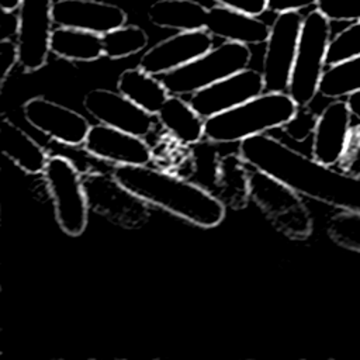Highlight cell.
Returning <instances> with one entry per match:
<instances>
[{"mask_svg": "<svg viewBox=\"0 0 360 360\" xmlns=\"http://www.w3.org/2000/svg\"><path fill=\"white\" fill-rule=\"evenodd\" d=\"M238 152L250 167L267 173L300 195L360 214V176L323 165L267 134L240 141Z\"/></svg>", "mask_w": 360, "mask_h": 360, "instance_id": "1", "label": "cell"}, {"mask_svg": "<svg viewBox=\"0 0 360 360\" xmlns=\"http://www.w3.org/2000/svg\"><path fill=\"white\" fill-rule=\"evenodd\" d=\"M316 0H269L267 10L274 13L290 11V10H301L309 6H315Z\"/></svg>", "mask_w": 360, "mask_h": 360, "instance_id": "32", "label": "cell"}, {"mask_svg": "<svg viewBox=\"0 0 360 360\" xmlns=\"http://www.w3.org/2000/svg\"><path fill=\"white\" fill-rule=\"evenodd\" d=\"M264 91L262 70L242 69L195 93L188 98L193 108L204 118L228 111Z\"/></svg>", "mask_w": 360, "mask_h": 360, "instance_id": "13", "label": "cell"}, {"mask_svg": "<svg viewBox=\"0 0 360 360\" xmlns=\"http://www.w3.org/2000/svg\"><path fill=\"white\" fill-rule=\"evenodd\" d=\"M21 0H0V8L3 13H13L18 8Z\"/></svg>", "mask_w": 360, "mask_h": 360, "instance_id": "34", "label": "cell"}, {"mask_svg": "<svg viewBox=\"0 0 360 360\" xmlns=\"http://www.w3.org/2000/svg\"><path fill=\"white\" fill-rule=\"evenodd\" d=\"M214 45L207 30L179 31L150 46L139 59L138 66L148 73L160 76L201 56Z\"/></svg>", "mask_w": 360, "mask_h": 360, "instance_id": "16", "label": "cell"}, {"mask_svg": "<svg viewBox=\"0 0 360 360\" xmlns=\"http://www.w3.org/2000/svg\"><path fill=\"white\" fill-rule=\"evenodd\" d=\"M297 111L298 104L287 91H263L228 111L205 118V139L215 143L240 142L284 128Z\"/></svg>", "mask_w": 360, "mask_h": 360, "instance_id": "4", "label": "cell"}, {"mask_svg": "<svg viewBox=\"0 0 360 360\" xmlns=\"http://www.w3.org/2000/svg\"><path fill=\"white\" fill-rule=\"evenodd\" d=\"M352 111L346 100L333 98L316 117L312 131V158L323 165L339 163L349 148Z\"/></svg>", "mask_w": 360, "mask_h": 360, "instance_id": "17", "label": "cell"}, {"mask_svg": "<svg viewBox=\"0 0 360 360\" xmlns=\"http://www.w3.org/2000/svg\"><path fill=\"white\" fill-rule=\"evenodd\" d=\"M360 90V56L328 66L319 83V94L326 98H340Z\"/></svg>", "mask_w": 360, "mask_h": 360, "instance_id": "25", "label": "cell"}, {"mask_svg": "<svg viewBox=\"0 0 360 360\" xmlns=\"http://www.w3.org/2000/svg\"><path fill=\"white\" fill-rule=\"evenodd\" d=\"M53 21L59 27L105 34L127 22V13L117 4L101 0H56Z\"/></svg>", "mask_w": 360, "mask_h": 360, "instance_id": "18", "label": "cell"}, {"mask_svg": "<svg viewBox=\"0 0 360 360\" xmlns=\"http://www.w3.org/2000/svg\"><path fill=\"white\" fill-rule=\"evenodd\" d=\"M346 97H347L346 101L352 111V115L360 121V90H356V91L347 94Z\"/></svg>", "mask_w": 360, "mask_h": 360, "instance_id": "33", "label": "cell"}, {"mask_svg": "<svg viewBox=\"0 0 360 360\" xmlns=\"http://www.w3.org/2000/svg\"><path fill=\"white\" fill-rule=\"evenodd\" d=\"M329 42L330 21L316 8L304 15L287 90L298 107H308L319 93Z\"/></svg>", "mask_w": 360, "mask_h": 360, "instance_id": "6", "label": "cell"}, {"mask_svg": "<svg viewBox=\"0 0 360 360\" xmlns=\"http://www.w3.org/2000/svg\"><path fill=\"white\" fill-rule=\"evenodd\" d=\"M82 148L87 155L114 166H142L153 160V152L143 138L101 122L90 127Z\"/></svg>", "mask_w": 360, "mask_h": 360, "instance_id": "15", "label": "cell"}, {"mask_svg": "<svg viewBox=\"0 0 360 360\" xmlns=\"http://www.w3.org/2000/svg\"><path fill=\"white\" fill-rule=\"evenodd\" d=\"M112 174L149 205L198 228H215L225 218V205L215 195L174 172L142 165L114 166Z\"/></svg>", "mask_w": 360, "mask_h": 360, "instance_id": "2", "label": "cell"}, {"mask_svg": "<svg viewBox=\"0 0 360 360\" xmlns=\"http://www.w3.org/2000/svg\"><path fill=\"white\" fill-rule=\"evenodd\" d=\"M218 143L202 139L188 146V152L179 165L177 174L201 186L215 195L225 207L242 210L248 205L250 166L238 153L222 155Z\"/></svg>", "mask_w": 360, "mask_h": 360, "instance_id": "3", "label": "cell"}, {"mask_svg": "<svg viewBox=\"0 0 360 360\" xmlns=\"http://www.w3.org/2000/svg\"><path fill=\"white\" fill-rule=\"evenodd\" d=\"M51 53L69 62H94L104 56L101 34L56 25L51 38Z\"/></svg>", "mask_w": 360, "mask_h": 360, "instance_id": "24", "label": "cell"}, {"mask_svg": "<svg viewBox=\"0 0 360 360\" xmlns=\"http://www.w3.org/2000/svg\"><path fill=\"white\" fill-rule=\"evenodd\" d=\"M83 107L97 122L141 138L148 136L155 127L153 114L136 105L118 90H90L83 98Z\"/></svg>", "mask_w": 360, "mask_h": 360, "instance_id": "14", "label": "cell"}, {"mask_svg": "<svg viewBox=\"0 0 360 360\" xmlns=\"http://www.w3.org/2000/svg\"><path fill=\"white\" fill-rule=\"evenodd\" d=\"M360 56V21H354L349 27L339 31L330 38L326 66H333Z\"/></svg>", "mask_w": 360, "mask_h": 360, "instance_id": "28", "label": "cell"}, {"mask_svg": "<svg viewBox=\"0 0 360 360\" xmlns=\"http://www.w3.org/2000/svg\"><path fill=\"white\" fill-rule=\"evenodd\" d=\"M315 8L329 21H360V0H316Z\"/></svg>", "mask_w": 360, "mask_h": 360, "instance_id": "29", "label": "cell"}, {"mask_svg": "<svg viewBox=\"0 0 360 360\" xmlns=\"http://www.w3.org/2000/svg\"><path fill=\"white\" fill-rule=\"evenodd\" d=\"M208 8L195 0H158L148 10L149 21L176 31L205 30Z\"/></svg>", "mask_w": 360, "mask_h": 360, "instance_id": "22", "label": "cell"}, {"mask_svg": "<svg viewBox=\"0 0 360 360\" xmlns=\"http://www.w3.org/2000/svg\"><path fill=\"white\" fill-rule=\"evenodd\" d=\"M117 90L153 115L158 114L163 103L170 96L159 76L148 73L139 66L125 69L120 75L117 80Z\"/></svg>", "mask_w": 360, "mask_h": 360, "instance_id": "23", "label": "cell"}, {"mask_svg": "<svg viewBox=\"0 0 360 360\" xmlns=\"http://www.w3.org/2000/svg\"><path fill=\"white\" fill-rule=\"evenodd\" d=\"M104 56L108 59H122L143 51L149 37L139 25H121L101 35Z\"/></svg>", "mask_w": 360, "mask_h": 360, "instance_id": "26", "label": "cell"}, {"mask_svg": "<svg viewBox=\"0 0 360 360\" xmlns=\"http://www.w3.org/2000/svg\"><path fill=\"white\" fill-rule=\"evenodd\" d=\"M83 186L89 210L125 228H142L150 218L149 204L120 183L112 173L86 172Z\"/></svg>", "mask_w": 360, "mask_h": 360, "instance_id": "9", "label": "cell"}, {"mask_svg": "<svg viewBox=\"0 0 360 360\" xmlns=\"http://www.w3.org/2000/svg\"><path fill=\"white\" fill-rule=\"evenodd\" d=\"M249 45L224 41L218 46L159 77L170 94L191 96L193 93L249 66Z\"/></svg>", "mask_w": 360, "mask_h": 360, "instance_id": "7", "label": "cell"}, {"mask_svg": "<svg viewBox=\"0 0 360 360\" xmlns=\"http://www.w3.org/2000/svg\"><path fill=\"white\" fill-rule=\"evenodd\" d=\"M0 150L27 174H42L49 153L6 115L0 120Z\"/></svg>", "mask_w": 360, "mask_h": 360, "instance_id": "20", "label": "cell"}, {"mask_svg": "<svg viewBox=\"0 0 360 360\" xmlns=\"http://www.w3.org/2000/svg\"><path fill=\"white\" fill-rule=\"evenodd\" d=\"M156 118L160 127L181 146L194 145L205 138V118L181 96L170 94Z\"/></svg>", "mask_w": 360, "mask_h": 360, "instance_id": "21", "label": "cell"}, {"mask_svg": "<svg viewBox=\"0 0 360 360\" xmlns=\"http://www.w3.org/2000/svg\"><path fill=\"white\" fill-rule=\"evenodd\" d=\"M53 0H21L15 17L18 65L27 72L42 69L51 53L53 32Z\"/></svg>", "mask_w": 360, "mask_h": 360, "instance_id": "10", "label": "cell"}, {"mask_svg": "<svg viewBox=\"0 0 360 360\" xmlns=\"http://www.w3.org/2000/svg\"><path fill=\"white\" fill-rule=\"evenodd\" d=\"M22 115L32 128L65 146L83 145L91 127L83 114L41 96L22 104Z\"/></svg>", "mask_w": 360, "mask_h": 360, "instance_id": "12", "label": "cell"}, {"mask_svg": "<svg viewBox=\"0 0 360 360\" xmlns=\"http://www.w3.org/2000/svg\"><path fill=\"white\" fill-rule=\"evenodd\" d=\"M217 4L226 6L248 14L260 15L263 11L267 10L269 0H214Z\"/></svg>", "mask_w": 360, "mask_h": 360, "instance_id": "31", "label": "cell"}, {"mask_svg": "<svg viewBox=\"0 0 360 360\" xmlns=\"http://www.w3.org/2000/svg\"><path fill=\"white\" fill-rule=\"evenodd\" d=\"M42 179L60 231L72 238L80 236L87 226L90 210L79 167L66 156L51 155Z\"/></svg>", "mask_w": 360, "mask_h": 360, "instance_id": "8", "label": "cell"}, {"mask_svg": "<svg viewBox=\"0 0 360 360\" xmlns=\"http://www.w3.org/2000/svg\"><path fill=\"white\" fill-rule=\"evenodd\" d=\"M18 63V49L15 41L6 37L0 39V90L7 82L14 65Z\"/></svg>", "mask_w": 360, "mask_h": 360, "instance_id": "30", "label": "cell"}, {"mask_svg": "<svg viewBox=\"0 0 360 360\" xmlns=\"http://www.w3.org/2000/svg\"><path fill=\"white\" fill-rule=\"evenodd\" d=\"M304 15L298 10L277 13L262 63L264 91H287L298 48Z\"/></svg>", "mask_w": 360, "mask_h": 360, "instance_id": "11", "label": "cell"}, {"mask_svg": "<svg viewBox=\"0 0 360 360\" xmlns=\"http://www.w3.org/2000/svg\"><path fill=\"white\" fill-rule=\"evenodd\" d=\"M328 235L336 245L360 253V214L343 210L336 212L329 218Z\"/></svg>", "mask_w": 360, "mask_h": 360, "instance_id": "27", "label": "cell"}, {"mask_svg": "<svg viewBox=\"0 0 360 360\" xmlns=\"http://www.w3.org/2000/svg\"><path fill=\"white\" fill-rule=\"evenodd\" d=\"M205 30L212 37L245 45L266 44L270 34V25L259 15L221 4L208 8Z\"/></svg>", "mask_w": 360, "mask_h": 360, "instance_id": "19", "label": "cell"}, {"mask_svg": "<svg viewBox=\"0 0 360 360\" xmlns=\"http://www.w3.org/2000/svg\"><path fill=\"white\" fill-rule=\"evenodd\" d=\"M249 197L284 236L301 240L312 233L314 222L308 207L301 195L287 184L250 167Z\"/></svg>", "mask_w": 360, "mask_h": 360, "instance_id": "5", "label": "cell"}]
</instances>
